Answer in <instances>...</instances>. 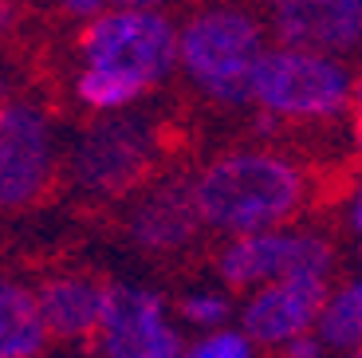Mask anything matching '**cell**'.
<instances>
[{"mask_svg":"<svg viewBox=\"0 0 362 358\" xmlns=\"http://www.w3.org/2000/svg\"><path fill=\"white\" fill-rule=\"evenodd\" d=\"M189 197L201 229L236 241L288 229V221L308 201V178L276 150H233L213 158L189 181Z\"/></svg>","mask_w":362,"mask_h":358,"instance_id":"cell-1","label":"cell"},{"mask_svg":"<svg viewBox=\"0 0 362 358\" xmlns=\"http://www.w3.org/2000/svg\"><path fill=\"white\" fill-rule=\"evenodd\" d=\"M351 91L354 79L343 59L276 44L256 63L248 103H256L272 122H327L351 107Z\"/></svg>","mask_w":362,"mask_h":358,"instance_id":"cell-4","label":"cell"},{"mask_svg":"<svg viewBox=\"0 0 362 358\" xmlns=\"http://www.w3.org/2000/svg\"><path fill=\"white\" fill-rule=\"evenodd\" d=\"M177 327L170 323L165 299L154 287L110 279L99 319V354L103 358H181Z\"/></svg>","mask_w":362,"mask_h":358,"instance_id":"cell-8","label":"cell"},{"mask_svg":"<svg viewBox=\"0 0 362 358\" xmlns=\"http://www.w3.org/2000/svg\"><path fill=\"white\" fill-rule=\"evenodd\" d=\"M59 173V134L36 99L0 103V209H32Z\"/></svg>","mask_w":362,"mask_h":358,"instance_id":"cell-6","label":"cell"},{"mask_svg":"<svg viewBox=\"0 0 362 358\" xmlns=\"http://www.w3.org/2000/svg\"><path fill=\"white\" fill-rule=\"evenodd\" d=\"M280 47L315 55H343L362 44V0H284L272 8Z\"/></svg>","mask_w":362,"mask_h":358,"instance_id":"cell-10","label":"cell"},{"mask_svg":"<svg viewBox=\"0 0 362 358\" xmlns=\"http://www.w3.org/2000/svg\"><path fill=\"white\" fill-rule=\"evenodd\" d=\"M47 327L36 304V287L12 272H0V358H44Z\"/></svg>","mask_w":362,"mask_h":358,"instance_id":"cell-13","label":"cell"},{"mask_svg":"<svg viewBox=\"0 0 362 358\" xmlns=\"http://www.w3.org/2000/svg\"><path fill=\"white\" fill-rule=\"evenodd\" d=\"M181 358H256V347L236 327H221V331L201 335L193 347H185Z\"/></svg>","mask_w":362,"mask_h":358,"instance_id":"cell-17","label":"cell"},{"mask_svg":"<svg viewBox=\"0 0 362 358\" xmlns=\"http://www.w3.org/2000/svg\"><path fill=\"white\" fill-rule=\"evenodd\" d=\"M201 221L193 209L189 185L181 181H158L146 185L127 209V236L134 241V248L142 252H181L185 244H193Z\"/></svg>","mask_w":362,"mask_h":358,"instance_id":"cell-11","label":"cell"},{"mask_svg":"<svg viewBox=\"0 0 362 358\" xmlns=\"http://www.w3.org/2000/svg\"><path fill=\"white\" fill-rule=\"evenodd\" d=\"M16 24H20V8L8 4V0H0V36H8Z\"/></svg>","mask_w":362,"mask_h":358,"instance_id":"cell-22","label":"cell"},{"mask_svg":"<svg viewBox=\"0 0 362 358\" xmlns=\"http://www.w3.org/2000/svg\"><path fill=\"white\" fill-rule=\"evenodd\" d=\"M264 52H268L264 24L233 4L197 8L177 24V67L217 107H245Z\"/></svg>","mask_w":362,"mask_h":358,"instance_id":"cell-2","label":"cell"},{"mask_svg":"<svg viewBox=\"0 0 362 358\" xmlns=\"http://www.w3.org/2000/svg\"><path fill=\"white\" fill-rule=\"evenodd\" d=\"M103 296H107V284L87 276V272H59V276L40 279L36 304L40 315H44L47 339L59 342L95 339L103 319Z\"/></svg>","mask_w":362,"mask_h":358,"instance_id":"cell-12","label":"cell"},{"mask_svg":"<svg viewBox=\"0 0 362 358\" xmlns=\"http://www.w3.org/2000/svg\"><path fill=\"white\" fill-rule=\"evenodd\" d=\"M323 350H362V276L331 291L315 319Z\"/></svg>","mask_w":362,"mask_h":358,"instance_id":"cell-14","label":"cell"},{"mask_svg":"<svg viewBox=\"0 0 362 358\" xmlns=\"http://www.w3.org/2000/svg\"><path fill=\"white\" fill-rule=\"evenodd\" d=\"M110 4H103V0H67V4H59V12L64 16H71V20H99L103 12H107Z\"/></svg>","mask_w":362,"mask_h":358,"instance_id":"cell-19","label":"cell"},{"mask_svg":"<svg viewBox=\"0 0 362 358\" xmlns=\"http://www.w3.org/2000/svg\"><path fill=\"white\" fill-rule=\"evenodd\" d=\"M331 284L319 276H296L280 284H264L240 304V327L252 347H288L291 339L315 331Z\"/></svg>","mask_w":362,"mask_h":358,"instance_id":"cell-9","label":"cell"},{"mask_svg":"<svg viewBox=\"0 0 362 358\" xmlns=\"http://www.w3.org/2000/svg\"><path fill=\"white\" fill-rule=\"evenodd\" d=\"M351 358H362V350H354V354H351Z\"/></svg>","mask_w":362,"mask_h":358,"instance_id":"cell-23","label":"cell"},{"mask_svg":"<svg viewBox=\"0 0 362 358\" xmlns=\"http://www.w3.org/2000/svg\"><path fill=\"white\" fill-rule=\"evenodd\" d=\"M158 158L154 126L142 115L95 118L67 150V173L90 197H122L146 181Z\"/></svg>","mask_w":362,"mask_h":358,"instance_id":"cell-5","label":"cell"},{"mask_svg":"<svg viewBox=\"0 0 362 358\" xmlns=\"http://www.w3.org/2000/svg\"><path fill=\"white\" fill-rule=\"evenodd\" d=\"M351 118H354V142L362 150V79H354V91H351Z\"/></svg>","mask_w":362,"mask_h":358,"instance_id":"cell-20","label":"cell"},{"mask_svg":"<svg viewBox=\"0 0 362 358\" xmlns=\"http://www.w3.org/2000/svg\"><path fill=\"white\" fill-rule=\"evenodd\" d=\"M0 103H4V87H0Z\"/></svg>","mask_w":362,"mask_h":358,"instance_id":"cell-24","label":"cell"},{"mask_svg":"<svg viewBox=\"0 0 362 358\" xmlns=\"http://www.w3.org/2000/svg\"><path fill=\"white\" fill-rule=\"evenodd\" d=\"M346 221H351V229L362 236V181L354 185V193H351V205H346Z\"/></svg>","mask_w":362,"mask_h":358,"instance_id":"cell-21","label":"cell"},{"mask_svg":"<svg viewBox=\"0 0 362 358\" xmlns=\"http://www.w3.org/2000/svg\"><path fill=\"white\" fill-rule=\"evenodd\" d=\"M79 59L146 95L177 71V20L158 4H110L99 20L83 24Z\"/></svg>","mask_w":362,"mask_h":358,"instance_id":"cell-3","label":"cell"},{"mask_svg":"<svg viewBox=\"0 0 362 358\" xmlns=\"http://www.w3.org/2000/svg\"><path fill=\"white\" fill-rule=\"evenodd\" d=\"M335 268V248L327 236L308 233V229H272L256 236H236L217 252V276L225 287L245 291V287L280 284L296 276H319L327 279Z\"/></svg>","mask_w":362,"mask_h":358,"instance_id":"cell-7","label":"cell"},{"mask_svg":"<svg viewBox=\"0 0 362 358\" xmlns=\"http://www.w3.org/2000/svg\"><path fill=\"white\" fill-rule=\"evenodd\" d=\"M75 99L95 115H122L142 99V91L130 87L127 79H115L110 71H95V67H79L75 75Z\"/></svg>","mask_w":362,"mask_h":358,"instance_id":"cell-15","label":"cell"},{"mask_svg":"<svg viewBox=\"0 0 362 358\" xmlns=\"http://www.w3.org/2000/svg\"><path fill=\"white\" fill-rule=\"evenodd\" d=\"M177 311L185 323H193V327H201V331H221L228 323V315H233V304H228V296H221V291H209V287H201V291H189V296L177 299Z\"/></svg>","mask_w":362,"mask_h":358,"instance_id":"cell-16","label":"cell"},{"mask_svg":"<svg viewBox=\"0 0 362 358\" xmlns=\"http://www.w3.org/2000/svg\"><path fill=\"white\" fill-rule=\"evenodd\" d=\"M280 350H284V358H323V354H327L323 342L315 339V331L299 335V339H291L288 347H280Z\"/></svg>","mask_w":362,"mask_h":358,"instance_id":"cell-18","label":"cell"}]
</instances>
